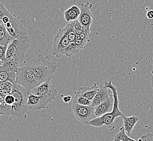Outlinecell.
Instances as JSON below:
<instances>
[{"label": "cell", "mask_w": 153, "mask_h": 141, "mask_svg": "<svg viewBox=\"0 0 153 141\" xmlns=\"http://www.w3.org/2000/svg\"><path fill=\"white\" fill-rule=\"evenodd\" d=\"M0 22L5 26L14 39L28 36L26 20L19 19L13 13L7 9L1 2H0Z\"/></svg>", "instance_id": "obj_1"}, {"label": "cell", "mask_w": 153, "mask_h": 141, "mask_svg": "<svg viewBox=\"0 0 153 141\" xmlns=\"http://www.w3.org/2000/svg\"><path fill=\"white\" fill-rule=\"evenodd\" d=\"M26 65L32 70L40 84L50 80L57 69L56 62H51L49 56L41 54L30 59Z\"/></svg>", "instance_id": "obj_2"}, {"label": "cell", "mask_w": 153, "mask_h": 141, "mask_svg": "<svg viewBox=\"0 0 153 141\" xmlns=\"http://www.w3.org/2000/svg\"><path fill=\"white\" fill-rule=\"evenodd\" d=\"M104 86L106 88L110 89L112 91V94L114 98V108L112 112L108 113L100 117L96 118L94 120H92L89 124L94 127L101 128L104 125L106 126H110L114 123V121L116 118L118 117H122L123 118L126 115L121 111L119 108V100L117 91L115 86L112 85V80L105 82Z\"/></svg>", "instance_id": "obj_3"}, {"label": "cell", "mask_w": 153, "mask_h": 141, "mask_svg": "<svg viewBox=\"0 0 153 141\" xmlns=\"http://www.w3.org/2000/svg\"><path fill=\"white\" fill-rule=\"evenodd\" d=\"M30 92L15 83L13 95L15 98V102L12 105L13 116L18 119H24L27 117V112L28 110V98Z\"/></svg>", "instance_id": "obj_4"}, {"label": "cell", "mask_w": 153, "mask_h": 141, "mask_svg": "<svg viewBox=\"0 0 153 141\" xmlns=\"http://www.w3.org/2000/svg\"><path fill=\"white\" fill-rule=\"evenodd\" d=\"M30 45V39L28 36L13 40L8 45L6 58L14 60L20 65L25 60V55Z\"/></svg>", "instance_id": "obj_5"}, {"label": "cell", "mask_w": 153, "mask_h": 141, "mask_svg": "<svg viewBox=\"0 0 153 141\" xmlns=\"http://www.w3.org/2000/svg\"><path fill=\"white\" fill-rule=\"evenodd\" d=\"M16 83L29 92L32 91L34 88L40 85L32 70L27 65L19 68L16 72Z\"/></svg>", "instance_id": "obj_6"}, {"label": "cell", "mask_w": 153, "mask_h": 141, "mask_svg": "<svg viewBox=\"0 0 153 141\" xmlns=\"http://www.w3.org/2000/svg\"><path fill=\"white\" fill-rule=\"evenodd\" d=\"M72 109L75 118L84 124H89L96 118L95 107L93 106H82L73 103Z\"/></svg>", "instance_id": "obj_7"}, {"label": "cell", "mask_w": 153, "mask_h": 141, "mask_svg": "<svg viewBox=\"0 0 153 141\" xmlns=\"http://www.w3.org/2000/svg\"><path fill=\"white\" fill-rule=\"evenodd\" d=\"M70 43V41L68 38L65 27L60 28L54 39L52 54L57 58H59L63 56L62 51L68 47Z\"/></svg>", "instance_id": "obj_8"}, {"label": "cell", "mask_w": 153, "mask_h": 141, "mask_svg": "<svg viewBox=\"0 0 153 141\" xmlns=\"http://www.w3.org/2000/svg\"><path fill=\"white\" fill-rule=\"evenodd\" d=\"M32 94L44 97L51 103L52 100L56 99L58 94V90L50 80L40 84L33 90Z\"/></svg>", "instance_id": "obj_9"}, {"label": "cell", "mask_w": 153, "mask_h": 141, "mask_svg": "<svg viewBox=\"0 0 153 141\" xmlns=\"http://www.w3.org/2000/svg\"><path fill=\"white\" fill-rule=\"evenodd\" d=\"M92 7V4L88 1L85 4L82 3L80 6V14L78 20L82 26L87 30H90L93 21L94 16L91 12Z\"/></svg>", "instance_id": "obj_10"}, {"label": "cell", "mask_w": 153, "mask_h": 141, "mask_svg": "<svg viewBox=\"0 0 153 141\" xmlns=\"http://www.w3.org/2000/svg\"><path fill=\"white\" fill-rule=\"evenodd\" d=\"M50 102L44 97L30 93L28 98V110L31 111H36L41 109L48 108L47 105Z\"/></svg>", "instance_id": "obj_11"}, {"label": "cell", "mask_w": 153, "mask_h": 141, "mask_svg": "<svg viewBox=\"0 0 153 141\" xmlns=\"http://www.w3.org/2000/svg\"><path fill=\"white\" fill-rule=\"evenodd\" d=\"M114 105V98L113 94L99 105L95 107V115L96 118L100 117L112 111Z\"/></svg>", "instance_id": "obj_12"}, {"label": "cell", "mask_w": 153, "mask_h": 141, "mask_svg": "<svg viewBox=\"0 0 153 141\" xmlns=\"http://www.w3.org/2000/svg\"><path fill=\"white\" fill-rule=\"evenodd\" d=\"M112 94V91L110 89L106 88L104 85L100 86L97 94L92 102V106L96 107L99 105L101 103L105 101Z\"/></svg>", "instance_id": "obj_13"}, {"label": "cell", "mask_w": 153, "mask_h": 141, "mask_svg": "<svg viewBox=\"0 0 153 141\" xmlns=\"http://www.w3.org/2000/svg\"><path fill=\"white\" fill-rule=\"evenodd\" d=\"M98 88L99 86H97V84H94V86L90 87L80 88L76 92L81 96L92 102V100H94V97L97 94Z\"/></svg>", "instance_id": "obj_14"}, {"label": "cell", "mask_w": 153, "mask_h": 141, "mask_svg": "<svg viewBox=\"0 0 153 141\" xmlns=\"http://www.w3.org/2000/svg\"><path fill=\"white\" fill-rule=\"evenodd\" d=\"M123 127L127 135H131L133 129L135 126L136 123L138 122V117L137 116H133L130 117H127L126 115L123 117Z\"/></svg>", "instance_id": "obj_15"}, {"label": "cell", "mask_w": 153, "mask_h": 141, "mask_svg": "<svg viewBox=\"0 0 153 141\" xmlns=\"http://www.w3.org/2000/svg\"><path fill=\"white\" fill-rule=\"evenodd\" d=\"M19 65L14 60L5 58L3 60H1L0 69L7 72L16 73L19 68Z\"/></svg>", "instance_id": "obj_16"}, {"label": "cell", "mask_w": 153, "mask_h": 141, "mask_svg": "<svg viewBox=\"0 0 153 141\" xmlns=\"http://www.w3.org/2000/svg\"><path fill=\"white\" fill-rule=\"evenodd\" d=\"M80 14V8L78 6H72L64 12V18L67 22L77 20Z\"/></svg>", "instance_id": "obj_17"}, {"label": "cell", "mask_w": 153, "mask_h": 141, "mask_svg": "<svg viewBox=\"0 0 153 141\" xmlns=\"http://www.w3.org/2000/svg\"><path fill=\"white\" fill-rule=\"evenodd\" d=\"M13 40L14 39L9 34L5 26L0 22V45L8 46Z\"/></svg>", "instance_id": "obj_18"}, {"label": "cell", "mask_w": 153, "mask_h": 141, "mask_svg": "<svg viewBox=\"0 0 153 141\" xmlns=\"http://www.w3.org/2000/svg\"><path fill=\"white\" fill-rule=\"evenodd\" d=\"M16 73L10 72L6 70L0 69V82H11L12 84L16 83Z\"/></svg>", "instance_id": "obj_19"}, {"label": "cell", "mask_w": 153, "mask_h": 141, "mask_svg": "<svg viewBox=\"0 0 153 141\" xmlns=\"http://www.w3.org/2000/svg\"><path fill=\"white\" fill-rule=\"evenodd\" d=\"M0 114L1 115L9 118L13 116V108L12 105L7 104L3 99L0 98Z\"/></svg>", "instance_id": "obj_20"}, {"label": "cell", "mask_w": 153, "mask_h": 141, "mask_svg": "<svg viewBox=\"0 0 153 141\" xmlns=\"http://www.w3.org/2000/svg\"><path fill=\"white\" fill-rule=\"evenodd\" d=\"M78 53H79V52L77 48L74 41L70 42L68 47L62 51L63 55H65L68 58H71L72 56Z\"/></svg>", "instance_id": "obj_21"}, {"label": "cell", "mask_w": 153, "mask_h": 141, "mask_svg": "<svg viewBox=\"0 0 153 141\" xmlns=\"http://www.w3.org/2000/svg\"><path fill=\"white\" fill-rule=\"evenodd\" d=\"M74 24L75 21H71L68 22L65 26L68 38L70 42L75 41L76 39V35L74 30Z\"/></svg>", "instance_id": "obj_22"}, {"label": "cell", "mask_w": 153, "mask_h": 141, "mask_svg": "<svg viewBox=\"0 0 153 141\" xmlns=\"http://www.w3.org/2000/svg\"><path fill=\"white\" fill-rule=\"evenodd\" d=\"M114 141H136L129 137L127 135L123 126L120 128V131L115 136Z\"/></svg>", "instance_id": "obj_23"}, {"label": "cell", "mask_w": 153, "mask_h": 141, "mask_svg": "<svg viewBox=\"0 0 153 141\" xmlns=\"http://www.w3.org/2000/svg\"><path fill=\"white\" fill-rule=\"evenodd\" d=\"M75 97L73 103L82 106H91L92 101L88 100L80 95L77 92H75Z\"/></svg>", "instance_id": "obj_24"}, {"label": "cell", "mask_w": 153, "mask_h": 141, "mask_svg": "<svg viewBox=\"0 0 153 141\" xmlns=\"http://www.w3.org/2000/svg\"><path fill=\"white\" fill-rule=\"evenodd\" d=\"M91 38V31L90 30L85 29V31L79 35H76V39H81L86 43L90 41Z\"/></svg>", "instance_id": "obj_25"}, {"label": "cell", "mask_w": 153, "mask_h": 141, "mask_svg": "<svg viewBox=\"0 0 153 141\" xmlns=\"http://www.w3.org/2000/svg\"><path fill=\"white\" fill-rule=\"evenodd\" d=\"M0 98L3 99L5 103L9 105H13L15 102V98L13 94L1 95Z\"/></svg>", "instance_id": "obj_26"}, {"label": "cell", "mask_w": 153, "mask_h": 141, "mask_svg": "<svg viewBox=\"0 0 153 141\" xmlns=\"http://www.w3.org/2000/svg\"><path fill=\"white\" fill-rule=\"evenodd\" d=\"M74 30L76 33V35H79L82 34L85 30V28H84L82 26L79 21H75V24H74Z\"/></svg>", "instance_id": "obj_27"}, {"label": "cell", "mask_w": 153, "mask_h": 141, "mask_svg": "<svg viewBox=\"0 0 153 141\" xmlns=\"http://www.w3.org/2000/svg\"><path fill=\"white\" fill-rule=\"evenodd\" d=\"M74 42L76 44L77 48L79 52H82L85 48L86 45L87 44V43L86 42L83 41L81 39H76Z\"/></svg>", "instance_id": "obj_28"}, {"label": "cell", "mask_w": 153, "mask_h": 141, "mask_svg": "<svg viewBox=\"0 0 153 141\" xmlns=\"http://www.w3.org/2000/svg\"><path fill=\"white\" fill-rule=\"evenodd\" d=\"M8 47V46H0V60L6 58Z\"/></svg>", "instance_id": "obj_29"}, {"label": "cell", "mask_w": 153, "mask_h": 141, "mask_svg": "<svg viewBox=\"0 0 153 141\" xmlns=\"http://www.w3.org/2000/svg\"><path fill=\"white\" fill-rule=\"evenodd\" d=\"M138 141H153V134H148L147 135L142 136Z\"/></svg>", "instance_id": "obj_30"}, {"label": "cell", "mask_w": 153, "mask_h": 141, "mask_svg": "<svg viewBox=\"0 0 153 141\" xmlns=\"http://www.w3.org/2000/svg\"><path fill=\"white\" fill-rule=\"evenodd\" d=\"M72 100L71 96H65L62 97V100L65 103H69Z\"/></svg>", "instance_id": "obj_31"}, {"label": "cell", "mask_w": 153, "mask_h": 141, "mask_svg": "<svg viewBox=\"0 0 153 141\" xmlns=\"http://www.w3.org/2000/svg\"><path fill=\"white\" fill-rule=\"evenodd\" d=\"M146 16L149 19H153V10H149L146 14Z\"/></svg>", "instance_id": "obj_32"}, {"label": "cell", "mask_w": 153, "mask_h": 141, "mask_svg": "<svg viewBox=\"0 0 153 141\" xmlns=\"http://www.w3.org/2000/svg\"><path fill=\"white\" fill-rule=\"evenodd\" d=\"M152 74H153V76L152 77V79H151V84H152V87L153 89V70H152Z\"/></svg>", "instance_id": "obj_33"}]
</instances>
